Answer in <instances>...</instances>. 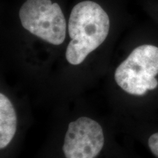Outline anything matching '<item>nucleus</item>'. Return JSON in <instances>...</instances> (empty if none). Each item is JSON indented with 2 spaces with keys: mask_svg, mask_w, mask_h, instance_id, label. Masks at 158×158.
I'll list each match as a JSON object with an SVG mask.
<instances>
[{
  "mask_svg": "<svg viewBox=\"0 0 158 158\" xmlns=\"http://www.w3.org/2000/svg\"><path fill=\"white\" fill-rule=\"evenodd\" d=\"M17 128L15 110L9 98L0 94V149H3L10 143Z\"/></svg>",
  "mask_w": 158,
  "mask_h": 158,
  "instance_id": "39448f33",
  "label": "nucleus"
},
{
  "mask_svg": "<svg viewBox=\"0 0 158 158\" xmlns=\"http://www.w3.org/2000/svg\"><path fill=\"white\" fill-rule=\"evenodd\" d=\"M158 47L143 45L135 48L118 65L114 73L116 84L124 92L141 96L157 87Z\"/></svg>",
  "mask_w": 158,
  "mask_h": 158,
  "instance_id": "f03ea898",
  "label": "nucleus"
},
{
  "mask_svg": "<svg viewBox=\"0 0 158 158\" xmlns=\"http://www.w3.org/2000/svg\"><path fill=\"white\" fill-rule=\"evenodd\" d=\"M148 146L153 155L158 158V133L152 134L149 138Z\"/></svg>",
  "mask_w": 158,
  "mask_h": 158,
  "instance_id": "423d86ee",
  "label": "nucleus"
},
{
  "mask_svg": "<svg viewBox=\"0 0 158 158\" xmlns=\"http://www.w3.org/2000/svg\"><path fill=\"white\" fill-rule=\"evenodd\" d=\"M104 143L100 124L92 118L82 116L69 124L62 151L65 158H95Z\"/></svg>",
  "mask_w": 158,
  "mask_h": 158,
  "instance_id": "20e7f679",
  "label": "nucleus"
},
{
  "mask_svg": "<svg viewBox=\"0 0 158 158\" xmlns=\"http://www.w3.org/2000/svg\"><path fill=\"white\" fill-rule=\"evenodd\" d=\"M109 28V17L100 5L89 0L77 4L68 21L71 41L65 54L67 61L73 65L81 64L106 40Z\"/></svg>",
  "mask_w": 158,
  "mask_h": 158,
  "instance_id": "f257e3e1",
  "label": "nucleus"
},
{
  "mask_svg": "<svg viewBox=\"0 0 158 158\" xmlns=\"http://www.w3.org/2000/svg\"><path fill=\"white\" fill-rule=\"evenodd\" d=\"M19 18L23 27L52 45H61L66 37L67 23L60 6L51 0H27Z\"/></svg>",
  "mask_w": 158,
  "mask_h": 158,
  "instance_id": "7ed1b4c3",
  "label": "nucleus"
}]
</instances>
